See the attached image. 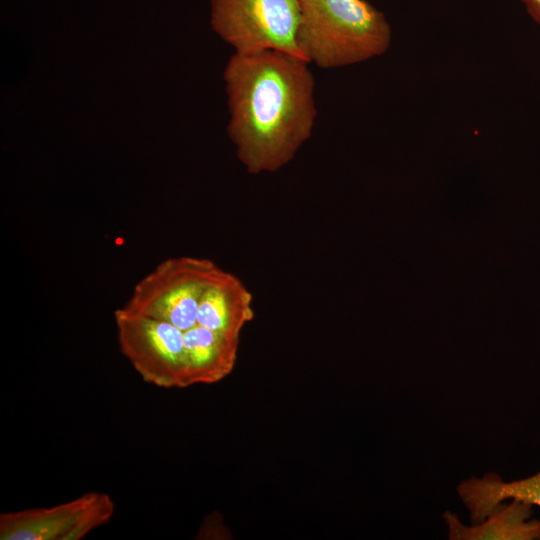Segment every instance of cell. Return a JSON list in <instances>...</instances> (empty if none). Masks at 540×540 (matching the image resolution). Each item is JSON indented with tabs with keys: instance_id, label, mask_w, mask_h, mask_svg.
<instances>
[{
	"instance_id": "6da1fadb",
	"label": "cell",
	"mask_w": 540,
	"mask_h": 540,
	"mask_svg": "<svg viewBox=\"0 0 540 540\" xmlns=\"http://www.w3.org/2000/svg\"><path fill=\"white\" fill-rule=\"evenodd\" d=\"M308 65L279 50L236 53L230 59L229 133L247 172L279 170L310 138L317 110Z\"/></svg>"
},
{
	"instance_id": "7a4b0ae2",
	"label": "cell",
	"mask_w": 540,
	"mask_h": 540,
	"mask_svg": "<svg viewBox=\"0 0 540 540\" xmlns=\"http://www.w3.org/2000/svg\"><path fill=\"white\" fill-rule=\"evenodd\" d=\"M298 46L322 69L361 63L383 55L392 40L383 12L366 0H299Z\"/></svg>"
},
{
	"instance_id": "3957f363",
	"label": "cell",
	"mask_w": 540,
	"mask_h": 540,
	"mask_svg": "<svg viewBox=\"0 0 540 540\" xmlns=\"http://www.w3.org/2000/svg\"><path fill=\"white\" fill-rule=\"evenodd\" d=\"M222 270L207 258L179 256L165 259L135 285L122 308L165 321L184 333L199 326L201 298Z\"/></svg>"
},
{
	"instance_id": "277c9868",
	"label": "cell",
	"mask_w": 540,
	"mask_h": 540,
	"mask_svg": "<svg viewBox=\"0 0 540 540\" xmlns=\"http://www.w3.org/2000/svg\"><path fill=\"white\" fill-rule=\"evenodd\" d=\"M300 17L299 0H214L215 26L236 53L279 50L302 57Z\"/></svg>"
},
{
	"instance_id": "5b68a950",
	"label": "cell",
	"mask_w": 540,
	"mask_h": 540,
	"mask_svg": "<svg viewBox=\"0 0 540 540\" xmlns=\"http://www.w3.org/2000/svg\"><path fill=\"white\" fill-rule=\"evenodd\" d=\"M114 319L120 350L145 382L161 388L189 386L181 330L122 307Z\"/></svg>"
},
{
	"instance_id": "8992f818",
	"label": "cell",
	"mask_w": 540,
	"mask_h": 540,
	"mask_svg": "<svg viewBox=\"0 0 540 540\" xmlns=\"http://www.w3.org/2000/svg\"><path fill=\"white\" fill-rule=\"evenodd\" d=\"M115 503L102 492H88L49 508L0 514L1 540H80L113 516Z\"/></svg>"
},
{
	"instance_id": "52a82bcc",
	"label": "cell",
	"mask_w": 540,
	"mask_h": 540,
	"mask_svg": "<svg viewBox=\"0 0 540 540\" xmlns=\"http://www.w3.org/2000/svg\"><path fill=\"white\" fill-rule=\"evenodd\" d=\"M252 303V293L245 284L222 270L201 298L198 325L240 340L241 331L254 318Z\"/></svg>"
},
{
	"instance_id": "ba28073f",
	"label": "cell",
	"mask_w": 540,
	"mask_h": 540,
	"mask_svg": "<svg viewBox=\"0 0 540 540\" xmlns=\"http://www.w3.org/2000/svg\"><path fill=\"white\" fill-rule=\"evenodd\" d=\"M531 515V504L511 499L478 524L467 526L451 511L444 512L443 520L450 540H540V520Z\"/></svg>"
},
{
	"instance_id": "9c48e42d",
	"label": "cell",
	"mask_w": 540,
	"mask_h": 540,
	"mask_svg": "<svg viewBox=\"0 0 540 540\" xmlns=\"http://www.w3.org/2000/svg\"><path fill=\"white\" fill-rule=\"evenodd\" d=\"M457 493L469 511L471 524L486 519L506 500L516 499L540 507V471L530 477L511 482L503 481L496 473H486L463 480Z\"/></svg>"
},
{
	"instance_id": "30bf717a",
	"label": "cell",
	"mask_w": 540,
	"mask_h": 540,
	"mask_svg": "<svg viewBox=\"0 0 540 540\" xmlns=\"http://www.w3.org/2000/svg\"><path fill=\"white\" fill-rule=\"evenodd\" d=\"M530 17L540 26V0H521Z\"/></svg>"
}]
</instances>
